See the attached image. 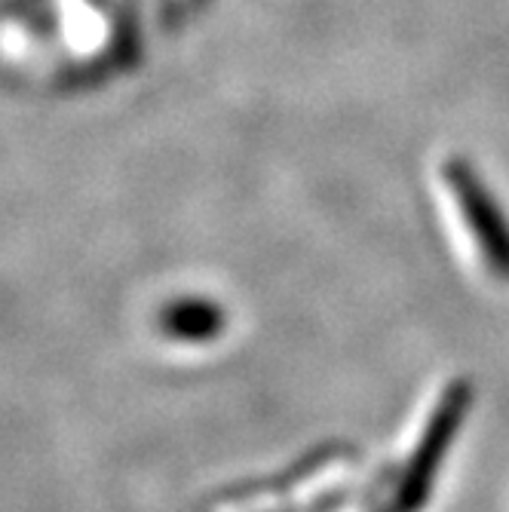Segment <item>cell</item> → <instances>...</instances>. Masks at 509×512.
<instances>
[{
  "instance_id": "obj_3",
  "label": "cell",
  "mask_w": 509,
  "mask_h": 512,
  "mask_svg": "<svg viewBox=\"0 0 509 512\" xmlns=\"http://www.w3.org/2000/svg\"><path fill=\"white\" fill-rule=\"evenodd\" d=\"M160 329L184 344H206L224 332V310L209 298H181L160 310Z\"/></svg>"
},
{
  "instance_id": "obj_1",
  "label": "cell",
  "mask_w": 509,
  "mask_h": 512,
  "mask_svg": "<svg viewBox=\"0 0 509 512\" xmlns=\"http://www.w3.org/2000/svg\"><path fill=\"white\" fill-rule=\"evenodd\" d=\"M445 181L457 200V209L464 215L470 234L479 246V255L485 267L509 283V218L500 209L497 197L485 188L482 175L476 172L473 163L467 160H448L445 166Z\"/></svg>"
},
{
  "instance_id": "obj_2",
  "label": "cell",
  "mask_w": 509,
  "mask_h": 512,
  "mask_svg": "<svg viewBox=\"0 0 509 512\" xmlns=\"http://www.w3.org/2000/svg\"><path fill=\"white\" fill-rule=\"evenodd\" d=\"M470 408V387L454 384L442 402L436 405L430 424L421 436V445L414 448L411 460L405 463L399 488H396V512H414L421 509L430 497V488L436 482V473L442 467V460L460 430V421Z\"/></svg>"
}]
</instances>
